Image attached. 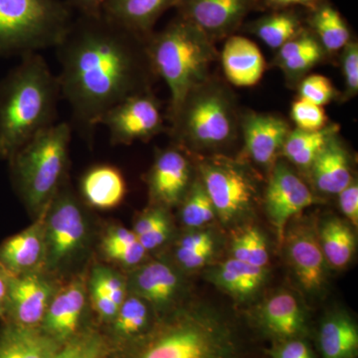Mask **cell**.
Returning <instances> with one entry per match:
<instances>
[{
  "label": "cell",
  "mask_w": 358,
  "mask_h": 358,
  "mask_svg": "<svg viewBox=\"0 0 358 358\" xmlns=\"http://www.w3.org/2000/svg\"><path fill=\"white\" fill-rule=\"evenodd\" d=\"M61 94L77 128L92 141L106 113L150 90L155 72L147 38L100 14H80L56 47Z\"/></svg>",
  "instance_id": "obj_1"
},
{
  "label": "cell",
  "mask_w": 358,
  "mask_h": 358,
  "mask_svg": "<svg viewBox=\"0 0 358 358\" xmlns=\"http://www.w3.org/2000/svg\"><path fill=\"white\" fill-rule=\"evenodd\" d=\"M119 350V358H248L235 322L203 303L157 315L145 336Z\"/></svg>",
  "instance_id": "obj_2"
},
{
  "label": "cell",
  "mask_w": 358,
  "mask_h": 358,
  "mask_svg": "<svg viewBox=\"0 0 358 358\" xmlns=\"http://www.w3.org/2000/svg\"><path fill=\"white\" fill-rule=\"evenodd\" d=\"M61 94L59 78L38 52L0 80V160H9L27 141L55 124Z\"/></svg>",
  "instance_id": "obj_3"
},
{
  "label": "cell",
  "mask_w": 358,
  "mask_h": 358,
  "mask_svg": "<svg viewBox=\"0 0 358 358\" xmlns=\"http://www.w3.org/2000/svg\"><path fill=\"white\" fill-rule=\"evenodd\" d=\"M147 50L155 75L162 78L171 93L173 112L186 96L208 81L215 60L211 39L185 18L179 17L162 31L147 38Z\"/></svg>",
  "instance_id": "obj_4"
},
{
  "label": "cell",
  "mask_w": 358,
  "mask_h": 358,
  "mask_svg": "<svg viewBox=\"0 0 358 358\" xmlns=\"http://www.w3.org/2000/svg\"><path fill=\"white\" fill-rule=\"evenodd\" d=\"M72 128L51 124L8 160L14 183L28 210L37 217L48 208L66 181Z\"/></svg>",
  "instance_id": "obj_5"
},
{
  "label": "cell",
  "mask_w": 358,
  "mask_h": 358,
  "mask_svg": "<svg viewBox=\"0 0 358 358\" xmlns=\"http://www.w3.org/2000/svg\"><path fill=\"white\" fill-rule=\"evenodd\" d=\"M171 134L178 145L192 150H214L236 136L234 102L222 85L206 81L190 92L171 113Z\"/></svg>",
  "instance_id": "obj_6"
},
{
  "label": "cell",
  "mask_w": 358,
  "mask_h": 358,
  "mask_svg": "<svg viewBox=\"0 0 358 358\" xmlns=\"http://www.w3.org/2000/svg\"><path fill=\"white\" fill-rule=\"evenodd\" d=\"M61 0H0V56L56 48L72 24Z\"/></svg>",
  "instance_id": "obj_7"
},
{
  "label": "cell",
  "mask_w": 358,
  "mask_h": 358,
  "mask_svg": "<svg viewBox=\"0 0 358 358\" xmlns=\"http://www.w3.org/2000/svg\"><path fill=\"white\" fill-rule=\"evenodd\" d=\"M199 169L216 216L225 225L248 215L255 203L257 188L255 180L242 164L215 155L202 160Z\"/></svg>",
  "instance_id": "obj_8"
},
{
  "label": "cell",
  "mask_w": 358,
  "mask_h": 358,
  "mask_svg": "<svg viewBox=\"0 0 358 358\" xmlns=\"http://www.w3.org/2000/svg\"><path fill=\"white\" fill-rule=\"evenodd\" d=\"M44 270L55 272L72 261L84 248L88 235L86 214L81 202L66 183L44 213Z\"/></svg>",
  "instance_id": "obj_9"
},
{
  "label": "cell",
  "mask_w": 358,
  "mask_h": 358,
  "mask_svg": "<svg viewBox=\"0 0 358 358\" xmlns=\"http://www.w3.org/2000/svg\"><path fill=\"white\" fill-rule=\"evenodd\" d=\"M99 126L108 129L114 145L150 140L164 129L159 101L150 90L129 96L108 110Z\"/></svg>",
  "instance_id": "obj_10"
},
{
  "label": "cell",
  "mask_w": 358,
  "mask_h": 358,
  "mask_svg": "<svg viewBox=\"0 0 358 358\" xmlns=\"http://www.w3.org/2000/svg\"><path fill=\"white\" fill-rule=\"evenodd\" d=\"M265 209L280 241L286 238L289 219L317 202L308 186L285 162L275 164L266 188Z\"/></svg>",
  "instance_id": "obj_11"
},
{
  "label": "cell",
  "mask_w": 358,
  "mask_h": 358,
  "mask_svg": "<svg viewBox=\"0 0 358 358\" xmlns=\"http://www.w3.org/2000/svg\"><path fill=\"white\" fill-rule=\"evenodd\" d=\"M42 272L9 278L6 315L2 322L25 327H40L57 289Z\"/></svg>",
  "instance_id": "obj_12"
},
{
  "label": "cell",
  "mask_w": 358,
  "mask_h": 358,
  "mask_svg": "<svg viewBox=\"0 0 358 358\" xmlns=\"http://www.w3.org/2000/svg\"><path fill=\"white\" fill-rule=\"evenodd\" d=\"M128 293L147 301L157 315L178 307L183 280L178 268L164 261L141 264L126 279Z\"/></svg>",
  "instance_id": "obj_13"
},
{
  "label": "cell",
  "mask_w": 358,
  "mask_h": 358,
  "mask_svg": "<svg viewBox=\"0 0 358 358\" xmlns=\"http://www.w3.org/2000/svg\"><path fill=\"white\" fill-rule=\"evenodd\" d=\"M192 164L179 148H169L157 155L148 176L150 199L157 206L181 203L192 185Z\"/></svg>",
  "instance_id": "obj_14"
},
{
  "label": "cell",
  "mask_w": 358,
  "mask_h": 358,
  "mask_svg": "<svg viewBox=\"0 0 358 358\" xmlns=\"http://www.w3.org/2000/svg\"><path fill=\"white\" fill-rule=\"evenodd\" d=\"M287 255L296 281L303 291L322 293L327 282V264L317 233L310 226L294 228L287 240Z\"/></svg>",
  "instance_id": "obj_15"
},
{
  "label": "cell",
  "mask_w": 358,
  "mask_h": 358,
  "mask_svg": "<svg viewBox=\"0 0 358 358\" xmlns=\"http://www.w3.org/2000/svg\"><path fill=\"white\" fill-rule=\"evenodd\" d=\"M86 303L83 280H73L54 294L40 329L61 345H64L81 331Z\"/></svg>",
  "instance_id": "obj_16"
},
{
  "label": "cell",
  "mask_w": 358,
  "mask_h": 358,
  "mask_svg": "<svg viewBox=\"0 0 358 358\" xmlns=\"http://www.w3.org/2000/svg\"><path fill=\"white\" fill-rule=\"evenodd\" d=\"M251 0H181L180 17L211 37L227 34L241 21Z\"/></svg>",
  "instance_id": "obj_17"
},
{
  "label": "cell",
  "mask_w": 358,
  "mask_h": 358,
  "mask_svg": "<svg viewBox=\"0 0 358 358\" xmlns=\"http://www.w3.org/2000/svg\"><path fill=\"white\" fill-rule=\"evenodd\" d=\"M44 213L29 227L0 245V265L9 274L17 275L44 270L46 255Z\"/></svg>",
  "instance_id": "obj_18"
},
{
  "label": "cell",
  "mask_w": 358,
  "mask_h": 358,
  "mask_svg": "<svg viewBox=\"0 0 358 358\" xmlns=\"http://www.w3.org/2000/svg\"><path fill=\"white\" fill-rule=\"evenodd\" d=\"M259 329L275 341L306 338L307 320L303 308L293 294L282 292L266 301L257 317Z\"/></svg>",
  "instance_id": "obj_19"
},
{
  "label": "cell",
  "mask_w": 358,
  "mask_h": 358,
  "mask_svg": "<svg viewBox=\"0 0 358 358\" xmlns=\"http://www.w3.org/2000/svg\"><path fill=\"white\" fill-rule=\"evenodd\" d=\"M245 148L256 164L270 166L282 152L291 129L288 122L275 115L249 113L242 122Z\"/></svg>",
  "instance_id": "obj_20"
},
{
  "label": "cell",
  "mask_w": 358,
  "mask_h": 358,
  "mask_svg": "<svg viewBox=\"0 0 358 358\" xmlns=\"http://www.w3.org/2000/svg\"><path fill=\"white\" fill-rule=\"evenodd\" d=\"M224 74L237 87H252L260 81L265 71L262 52L251 40L233 36L221 54Z\"/></svg>",
  "instance_id": "obj_21"
},
{
  "label": "cell",
  "mask_w": 358,
  "mask_h": 358,
  "mask_svg": "<svg viewBox=\"0 0 358 358\" xmlns=\"http://www.w3.org/2000/svg\"><path fill=\"white\" fill-rule=\"evenodd\" d=\"M181 0H110L102 13L117 24L148 38L152 27L167 9Z\"/></svg>",
  "instance_id": "obj_22"
},
{
  "label": "cell",
  "mask_w": 358,
  "mask_h": 358,
  "mask_svg": "<svg viewBox=\"0 0 358 358\" xmlns=\"http://www.w3.org/2000/svg\"><path fill=\"white\" fill-rule=\"evenodd\" d=\"M61 346L40 327L2 322L0 358H54Z\"/></svg>",
  "instance_id": "obj_23"
},
{
  "label": "cell",
  "mask_w": 358,
  "mask_h": 358,
  "mask_svg": "<svg viewBox=\"0 0 358 358\" xmlns=\"http://www.w3.org/2000/svg\"><path fill=\"white\" fill-rule=\"evenodd\" d=\"M205 277L234 298L245 300L263 286L267 278V268L231 258L208 268Z\"/></svg>",
  "instance_id": "obj_24"
},
{
  "label": "cell",
  "mask_w": 358,
  "mask_h": 358,
  "mask_svg": "<svg viewBox=\"0 0 358 358\" xmlns=\"http://www.w3.org/2000/svg\"><path fill=\"white\" fill-rule=\"evenodd\" d=\"M336 136L327 141L310 167L315 187L326 194H338L353 179L350 157Z\"/></svg>",
  "instance_id": "obj_25"
},
{
  "label": "cell",
  "mask_w": 358,
  "mask_h": 358,
  "mask_svg": "<svg viewBox=\"0 0 358 358\" xmlns=\"http://www.w3.org/2000/svg\"><path fill=\"white\" fill-rule=\"evenodd\" d=\"M157 317L147 301L128 293L110 324V345L115 343L121 350L131 345L152 329Z\"/></svg>",
  "instance_id": "obj_26"
},
{
  "label": "cell",
  "mask_w": 358,
  "mask_h": 358,
  "mask_svg": "<svg viewBox=\"0 0 358 358\" xmlns=\"http://www.w3.org/2000/svg\"><path fill=\"white\" fill-rule=\"evenodd\" d=\"M126 192V181L121 171L108 164L92 167L81 180L82 196L94 208H115L122 203Z\"/></svg>",
  "instance_id": "obj_27"
},
{
  "label": "cell",
  "mask_w": 358,
  "mask_h": 358,
  "mask_svg": "<svg viewBox=\"0 0 358 358\" xmlns=\"http://www.w3.org/2000/svg\"><path fill=\"white\" fill-rule=\"evenodd\" d=\"M317 345L322 358H357L358 327L343 312L329 313L320 322Z\"/></svg>",
  "instance_id": "obj_28"
},
{
  "label": "cell",
  "mask_w": 358,
  "mask_h": 358,
  "mask_svg": "<svg viewBox=\"0 0 358 358\" xmlns=\"http://www.w3.org/2000/svg\"><path fill=\"white\" fill-rule=\"evenodd\" d=\"M338 131V127L334 124L317 131L294 129L289 131L285 141L282 154L294 166L310 169L327 141L336 136Z\"/></svg>",
  "instance_id": "obj_29"
},
{
  "label": "cell",
  "mask_w": 358,
  "mask_h": 358,
  "mask_svg": "<svg viewBox=\"0 0 358 358\" xmlns=\"http://www.w3.org/2000/svg\"><path fill=\"white\" fill-rule=\"evenodd\" d=\"M317 238L327 265L341 268L352 261L355 237L348 224L338 218L329 219L320 228Z\"/></svg>",
  "instance_id": "obj_30"
},
{
  "label": "cell",
  "mask_w": 358,
  "mask_h": 358,
  "mask_svg": "<svg viewBox=\"0 0 358 358\" xmlns=\"http://www.w3.org/2000/svg\"><path fill=\"white\" fill-rule=\"evenodd\" d=\"M102 250L109 260L128 268L141 265L147 254L134 231L122 226H113L107 230Z\"/></svg>",
  "instance_id": "obj_31"
},
{
  "label": "cell",
  "mask_w": 358,
  "mask_h": 358,
  "mask_svg": "<svg viewBox=\"0 0 358 358\" xmlns=\"http://www.w3.org/2000/svg\"><path fill=\"white\" fill-rule=\"evenodd\" d=\"M310 23L322 46L329 52L341 50L350 42V30L341 14L334 7H320L313 14Z\"/></svg>",
  "instance_id": "obj_32"
},
{
  "label": "cell",
  "mask_w": 358,
  "mask_h": 358,
  "mask_svg": "<svg viewBox=\"0 0 358 358\" xmlns=\"http://www.w3.org/2000/svg\"><path fill=\"white\" fill-rule=\"evenodd\" d=\"M181 221L186 227L196 229L211 222L216 213L201 179L192 181L185 199L181 201Z\"/></svg>",
  "instance_id": "obj_33"
},
{
  "label": "cell",
  "mask_w": 358,
  "mask_h": 358,
  "mask_svg": "<svg viewBox=\"0 0 358 358\" xmlns=\"http://www.w3.org/2000/svg\"><path fill=\"white\" fill-rule=\"evenodd\" d=\"M254 32L270 48H280L300 34V22L291 13L268 16L256 23Z\"/></svg>",
  "instance_id": "obj_34"
},
{
  "label": "cell",
  "mask_w": 358,
  "mask_h": 358,
  "mask_svg": "<svg viewBox=\"0 0 358 358\" xmlns=\"http://www.w3.org/2000/svg\"><path fill=\"white\" fill-rule=\"evenodd\" d=\"M110 352L109 338L96 329H87L61 346L54 358H107Z\"/></svg>",
  "instance_id": "obj_35"
},
{
  "label": "cell",
  "mask_w": 358,
  "mask_h": 358,
  "mask_svg": "<svg viewBox=\"0 0 358 358\" xmlns=\"http://www.w3.org/2000/svg\"><path fill=\"white\" fill-rule=\"evenodd\" d=\"M232 258L251 264L256 267L266 268L268 263V252L265 237L260 230L248 227L240 232L231 244Z\"/></svg>",
  "instance_id": "obj_36"
},
{
  "label": "cell",
  "mask_w": 358,
  "mask_h": 358,
  "mask_svg": "<svg viewBox=\"0 0 358 358\" xmlns=\"http://www.w3.org/2000/svg\"><path fill=\"white\" fill-rule=\"evenodd\" d=\"M90 282H95L105 291L115 303L121 307L128 296L126 279L113 268L98 265L92 270Z\"/></svg>",
  "instance_id": "obj_37"
},
{
  "label": "cell",
  "mask_w": 358,
  "mask_h": 358,
  "mask_svg": "<svg viewBox=\"0 0 358 358\" xmlns=\"http://www.w3.org/2000/svg\"><path fill=\"white\" fill-rule=\"evenodd\" d=\"M292 119L296 129L317 131L327 126V117L324 108L299 99L292 106Z\"/></svg>",
  "instance_id": "obj_38"
},
{
  "label": "cell",
  "mask_w": 358,
  "mask_h": 358,
  "mask_svg": "<svg viewBox=\"0 0 358 358\" xmlns=\"http://www.w3.org/2000/svg\"><path fill=\"white\" fill-rule=\"evenodd\" d=\"M336 92L331 82L322 75H312L301 82L300 86V99L315 103V105H327L333 100Z\"/></svg>",
  "instance_id": "obj_39"
},
{
  "label": "cell",
  "mask_w": 358,
  "mask_h": 358,
  "mask_svg": "<svg viewBox=\"0 0 358 358\" xmlns=\"http://www.w3.org/2000/svg\"><path fill=\"white\" fill-rule=\"evenodd\" d=\"M322 57V46L320 42L315 41L308 48L303 49L300 53L292 56L279 63L282 70L286 71L289 75L298 76L301 73L306 72L313 67Z\"/></svg>",
  "instance_id": "obj_40"
},
{
  "label": "cell",
  "mask_w": 358,
  "mask_h": 358,
  "mask_svg": "<svg viewBox=\"0 0 358 358\" xmlns=\"http://www.w3.org/2000/svg\"><path fill=\"white\" fill-rule=\"evenodd\" d=\"M343 78H345V99L357 95L358 92V46L357 42L350 41L343 48Z\"/></svg>",
  "instance_id": "obj_41"
},
{
  "label": "cell",
  "mask_w": 358,
  "mask_h": 358,
  "mask_svg": "<svg viewBox=\"0 0 358 358\" xmlns=\"http://www.w3.org/2000/svg\"><path fill=\"white\" fill-rule=\"evenodd\" d=\"M273 358H315L305 338L287 339L275 343L271 352Z\"/></svg>",
  "instance_id": "obj_42"
},
{
  "label": "cell",
  "mask_w": 358,
  "mask_h": 358,
  "mask_svg": "<svg viewBox=\"0 0 358 358\" xmlns=\"http://www.w3.org/2000/svg\"><path fill=\"white\" fill-rule=\"evenodd\" d=\"M89 289L94 308L101 319L110 324L117 315L119 306L115 303L105 291L95 282H89Z\"/></svg>",
  "instance_id": "obj_43"
},
{
  "label": "cell",
  "mask_w": 358,
  "mask_h": 358,
  "mask_svg": "<svg viewBox=\"0 0 358 358\" xmlns=\"http://www.w3.org/2000/svg\"><path fill=\"white\" fill-rule=\"evenodd\" d=\"M339 206L343 215L352 222V225L358 224V185L357 180H353L345 189L338 193Z\"/></svg>",
  "instance_id": "obj_44"
},
{
  "label": "cell",
  "mask_w": 358,
  "mask_h": 358,
  "mask_svg": "<svg viewBox=\"0 0 358 358\" xmlns=\"http://www.w3.org/2000/svg\"><path fill=\"white\" fill-rule=\"evenodd\" d=\"M171 232V221L169 217L159 225L148 230V232L141 234L138 237V240L145 251H152V250L159 248L162 244L166 243Z\"/></svg>",
  "instance_id": "obj_45"
},
{
  "label": "cell",
  "mask_w": 358,
  "mask_h": 358,
  "mask_svg": "<svg viewBox=\"0 0 358 358\" xmlns=\"http://www.w3.org/2000/svg\"><path fill=\"white\" fill-rule=\"evenodd\" d=\"M214 245L205 247L197 251L189 252V253L176 254V259L181 268L185 270L192 271L197 270L203 267L205 264L208 262L209 259L213 256Z\"/></svg>",
  "instance_id": "obj_46"
},
{
  "label": "cell",
  "mask_w": 358,
  "mask_h": 358,
  "mask_svg": "<svg viewBox=\"0 0 358 358\" xmlns=\"http://www.w3.org/2000/svg\"><path fill=\"white\" fill-rule=\"evenodd\" d=\"M214 245V239L209 232H193L181 238L176 246V254L189 253Z\"/></svg>",
  "instance_id": "obj_47"
},
{
  "label": "cell",
  "mask_w": 358,
  "mask_h": 358,
  "mask_svg": "<svg viewBox=\"0 0 358 358\" xmlns=\"http://www.w3.org/2000/svg\"><path fill=\"white\" fill-rule=\"evenodd\" d=\"M110 0H66L71 8L76 9L80 14H100Z\"/></svg>",
  "instance_id": "obj_48"
},
{
  "label": "cell",
  "mask_w": 358,
  "mask_h": 358,
  "mask_svg": "<svg viewBox=\"0 0 358 358\" xmlns=\"http://www.w3.org/2000/svg\"><path fill=\"white\" fill-rule=\"evenodd\" d=\"M10 274L0 265V320L3 322L6 315L7 293H8Z\"/></svg>",
  "instance_id": "obj_49"
},
{
  "label": "cell",
  "mask_w": 358,
  "mask_h": 358,
  "mask_svg": "<svg viewBox=\"0 0 358 358\" xmlns=\"http://www.w3.org/2000/svg\"><path fill=\"white\" fill-rule=\"evenodd\" d=\"M270 1L277 6H292V4H310L317 0H270Z\"/></svg>",
  "instance_id": "obj_50"
}]
</instances>
